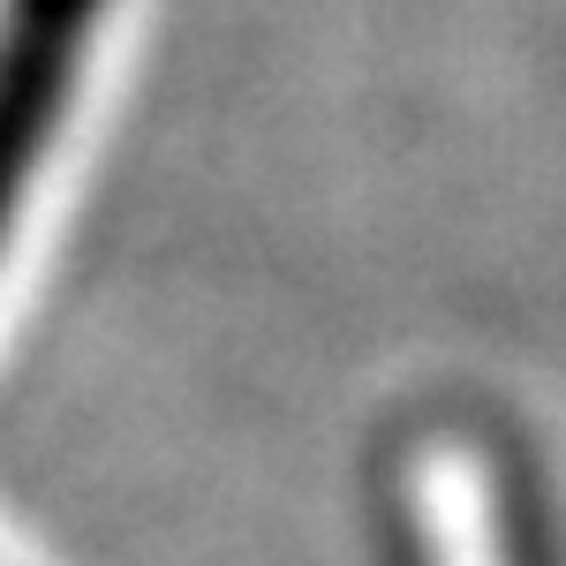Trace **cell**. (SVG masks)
<instances>
[{
	"instance_id": "obj_1",
	"label": "cell",
	"mask_w": 566,
	"mask_h": 566,
	"mask_svg": "<svg viewBox=\"0 0 566 566\" xmlns=\"http://www.w3.org/2000/svg\"><path fill=\"white\" fill-rule=\"evenodd\" d=\"M91 23H98V0H8V23H0V227L76 84Z\"/></svg>"
}]
</instances>
